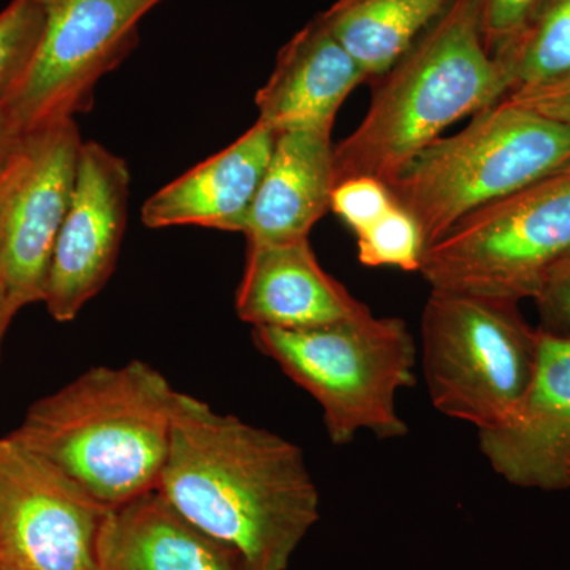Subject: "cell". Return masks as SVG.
<instances>
[{
  "label": "cell",
  "instance_id": "6da1fadb",
  "mask_svg": "<svg viewBox=\"0 0 570 570\" xmlns=\"http://www.w3.org/2000/svg\"><path fill=\"white\" fill-rule=\"evenodd\" d=\"M157 491L247 570H287L321 519L305 453L279 434L178 392Z\"/></svg>",
  "mask_w": 570,
  "mask_h": 570
},
{
  "label": "cell",
  "instance_id": "7a4b0ae2",
  "mask_svg": "<svg viewBox=\"0 0 570 570\" xmlns=\"http://www.w3.org/2000/svg\"><path fill=\"white\" fill-rule=\"evenodd\" d=\"M176 397L168 379L141 360L94 366L40 397L9 436L110 510L157 490Z\"/></svg>",
  "mask_w": 570,
  "mask_h": 570
},
{
  "label": "cell",
  "instance_id": "3957f363",
  "mask_svg": "<svg viewBox=\"0 0 570 570\" xmlns=\"http://www.w3.org/2000/svg\"><path fill=\"white\" fill-rule=\"evenodd\" d=\"M373 82L365 118L335 145V186L352 178L393 181L449 126L510 92L508 73L483 39L478 0H453Z\"/></svg>",
  "mask_w": 570,
  "mask_h": 570
},
{
  "label": "cell",
  "instance_id": "277c9868",
  "mask_svg": "<svg viewBox=\"0 0 570 570\" xmlns=\"http://www.w3.org/2000/svg\"><path fill=\"white\" fill-rule=\"evenodd\" d=\"M570 164V127L499 100L438 138L387 184L431 246L468 214Z\"/></svg>",
  "mask_w": 570,
  "mask_h": 570
},
{
  "label": "cell",
  "instance_id": "5b68a950",
  "mask_svg": "<svg viewBox=\"0 0 570 570\" xmlns=\"http://www.w3.org/2000/svg\"><path fill=\"white\" fill-rule=\"evenodd\" d=\"M253 340L317 401L333 444H351L362 431L409 433L396 400L415 385L419 347L403 318L367 313L309 330L254 328Z\"/></svg>",
  "mask_w": 570,
  "mask_h": 570
},
{
  "label": "cell",
  "instance_id": "8992f818",
  "mask_svg": "<svg viewBox=\"0 0 570 570\" xmlns=\"http://www.w3.org/2000/svg\"><path fill=\"white\" fill-rule=\"evenodd\" d=\"M520 303L431 288L420 358L431 404L478 431L504 422L530 385L539 328Z\"/></svg>",
  "mask_w": 570,
  "mask_h": 570
},
{
  "label": "cell",
  "instance_id": "52a82bcc",
  "mask_svg": "<svg viewBox=\"0 0 570 570\" xmlns=\"http://www.w3.org/2000/svg\"><path fill=\"white\" fill-rule=\"evenodd\" d=\"M570 253V164L475 209L428 246L430 288L520 303Z\"/></svg>",
  "mask_w": 570,
  "mask_h": 570
},
{
  "label": "cell",
  "instance_id": "ba28073f",
  "mask_svg": "<svg viewBox=\"0 0 570 570\" xmlns=\"http://www.w3.org/2000/svg\"><path fill=\"white\" fill-rule=\"evenodd\" d=\"M45 29L24 85L9 105L24 135L91 110L94 92L138 43L163 0H40Z\"/></svg>",
  "mask_w": 570,
  "mask_h": 570
},
{
  "label": "cell",
  "instance_id": "9c48e42d",
  "mask_svg": "<svg viewBox=\"0 0 570 570\" xmlns=\"http://www.w3.org/2000/svg\"><path fill=\"white\" fill-rule=\"evenodd\" d=\"M107 512L47 460L0 438V570H96Z\"/></svg>",
  "mask_w": 570,
  "mask_h": 570
},
{
  "label": "cell",
  "instance_id": "30bf717a",
  "mask_svg": "<svg viewBox=\"0 0 570 570\" xmlns=\"http://www.w3.org/2000/svg\"><path fill=\"white\" fill-rule=\"evenodd\" d=\"M129 189L126 160L100 142L82 141L69 213L56 242L45 291L43 303L55 321H75L115 272Z\"/></svg>",
  "mask_w": 570,
  "mask_h": 570
},
{
  "label": "cell",
  "instance_id": "8fae6325",
  "mask_svg": "<svg viewBox=\"0 0 570 570\" xmlns=\"http://www.w3.org/2000/svg\"><path fill=\"white\" fill-rule=\"evenodd\" d=\"M28 137L31 164L13 195L0 242V283L17 313L43 303L82 146L75 119L52 124Z\"/></svg>",
  "mask_w": 570,
  "mask_h": 570
},
{
  "label": "cell",
  "instance_id": "7c38bea8",
  "mask_svg": "<svg viewBox=\"0 0 570 570\" xmlns=\"http://www.w3.org/2000/svg\"><path fill=\"white\" fill-rule=\"evenodd\" d=\"M491 469L520 489H570V333L539 326L530 385L504 422L478 431Z\"/></svg>",
  "mask_w": 570,
  "mask_h": 570
},
{
  "label": "cell",
  "instance_id": "4fadbf2b",
  "mask_svg": "<svg viewBox=\"0 0 570 570\" xmlns=\"http://www.w3.org/2000/svg\"><path fill=\"white\" fill-rule=\"evenodd\" d=\"M236 314L253 328L309 330L371 313L318 264L309 239L247 246Z\"/></svg>",
  "mask_w": 570,
  "mask_h": 570
},
{
  "label": "cell",
  "instance_id": "5bb4252c",
  "mask_svg": "<svg viewBox=\"0 0 570 570\" xmlns=\"http://www.w3.org/2000/svg\"><path fill=\"white\" fill-rule=\"evenodd\" d=\"M276 138L272 127L255 122L228 148L153 194L142 205V224L149 228L195 225L243 234Z\"/></svg>",
  "mask_w": 570,
  "mask_h": 570
},
{
  "label": "cell",
  "instance_id": "9a60e30c",
  "mask_svg": "<svg viewBox=\"0 0 570 570\" xmlns=\"http://www.w3.org/2000/svg\"><path fill=\"white\" fill-rule=\"evenodd\" d=\"M363 81L358 63L316 17L277 55L272 77L255 96L257 121L277 134H332L337 110Z\"/></svg>",
  "mask_w": 570,
  "mask_h": 570
},
{
  "label": "cell",
  "instance_id": "2e32d148",
  "mask_svg": "<svg viewBox=\"0 0 570 570\" xmlns=\"http://www.w3.org/2000/svg\"><path fill=\"white\" fill-rule=\"evenodd\" d=\"M333 189L332 134L318 130L277 134L272 159L243 232L247 246L309 238L314 225L330 212Z\"/></svg>",
  "mask_w": 570,
  "mask_h": 570
},
{
  "label": "cell",
  "instance_id": "e0dca14e",
  "mask_svg": "<svg viewBox=\"0 0 570 570\" xmlns=\"http://www.w3.org/2000/svg\"><path fill=\"white\" fill-rule=\"evenodd\" d=\"M96 570H247L242 558L195 528L159 491L105 515Z\"/></svg>",
  "mask_w": 570,
  "mask_h": 570
},
{
  "label": "cell",
  "instance_id": "ac0fdd59",
  "mask_svg": "<svg viewBox=\"0 0 570 570\" xmlns=\"http://www.w3.org/2000/svg\"><path fill=\"white\" fill-rule=\"evenodd\" d=\"M453 0H336L318 14L328 31L374 81L419 40Z\"/></svg>",
  "mask_w": 570,
  "mask_h": 570
},
{
  "label": "cell",
  "instance_id": "d6986e66",
  "mask_svg": "<svg viewBox=\"0 0 570 570\" xmlns=\"http://www.w3.org/2000/svg\"><path fill=\"white\" fill-rule=\"evenodd\" d=\"M510 92L531 91L570 77V0H542L524 28L494 52Z\"/></svg>",
  "mask_w": 570,
  "mask_h": 570
},
{
  "label": "cell",
  "instance_id": "ffe728a7",
  "mask_svg": "<svg viewBox=\"0 0 570 570\" xmlns=\"http://www.w3.org/2000/svg\"><path fill=\"white\" fill-rule=\"evenodd\" d=\"M45 29L40 0H11L0 11V108L20 92Z\"/></svg>",
  "mask_w": 570,
  "mask_h": 570
},
{
  "label": "cell",
  "instance_id": "44dd1931",
  "mask_svg": "<svg viewBox=\"0 0 570 570\" xmlns=\"http://www.w3.org/2000/svg\"><path fill=\"white\" fill-rule=\"evenodd\" d=\"M358 261L370 268L393 266L419 272L426 245L414 217L396 204L376 224L356 235Z\"/></svg>",
  "mask_w": 570,
  "mask_h": 570
},
{
  "label": "cell",
  "instance_id": "7402d4cb",
  "mask_svg": "<svg viewBox=\"0 0 570 570\" xmlns=\"http://www.w3.org/2000/svg\"><path fill=\"white\" fill-rule=\"evenodd\" d=\"M393 205L387 184L374 178H352L336 184L330 212L358 235L376 224Z\"/></svg>",
  "mask_w": 570,
  "mask_h": 570
},
{
  "label": "cell",
  "instance_id": "603a6c76",
  "mask_svg": "<svg viewBox=\"0 0 570 570\" xmlns=\"http://www.w3.org/2000/svg\"><path fill=\"white\" fill-rule=\"evenodd\" d=\"M483 39L491 55L524 28L542 0H478Z\"/></svg>",
  "mask_w": 570,
  "mask_h": 570
},
{
  "label": "cell",
  "instance_id": "cb8c5ba5",
  "mask_svg": "<svg viewBox=\"0 0 570 570\" xmlns=\"http://www.w3.org/2000/svg\"><path fill=\"white\" fill-rule=\"evenodd\" d=\"M532 302L538 306L540 328L570 333V253L551 266Z\"/></svg>",
  "mask_w": 570,
  "mask_h": 570
},
{
  "label": "cell",
  "instance_id": "d4e9b609",
  "mask_svg": "<svg viewBox=\"0 0 570 570\" xmlns=\"http://www.w3.org/2000/svg\"><path fill=\"white\" fill-rule=\"evenodd\" d=\"M505 99L570 127V77L543 88L509 94Z\"/></svg>",
  "mask_w": 570,
  "mask_h": 570
},
{
  "label": "cell",
  "instance_id": "484cf974",
  "mask_svg": "<svg viewBox=\"0 0 570 570\" xmlns=\"http://www.w3.org/2000/svg\"><path fill=\"white\" fill-rule=\"evenodd\" d=\"M29 164H31V146H29V137H26L20 151L14 154L6 168L0 171V242H2L3 227H6L7 216H9L11 200L28 171Z\"/></svg>",
  "mask_w": 570,
  "mask_h": 570
},
{
  "label": "cell",
  "instance_id": "4316f807",
  "mask_svg": "<svg viewBox=\"0 0 570 570\" xmlns=\"http://www.w3.org/2000/svg\"><path fill=\"white\" fill-rule=\"evenodd\" d=\"M26 137L20 124L9 107L0 108V171L10 163L11 157L20 151Z\"/></svg>",
  "mask_w": 570,
  "mask_h": 570
},
{
  "label": "cell",
  "instance_id": "83f0119b",
  "mask_svg": "<svg viewBox=\"0 0 570 570\" xmlns=\"http://www.w3.org/2000/svg\"><path fill=\"white\" fill-rule=\"evenodd\" d=\"M17 314V311L11 307L9 298H7L6 288L0 283V344H2L3 336H6L11 321Z\"/></svg>",
  "mask_w": 570,
  "mask_h": 570
}]
</instances>
